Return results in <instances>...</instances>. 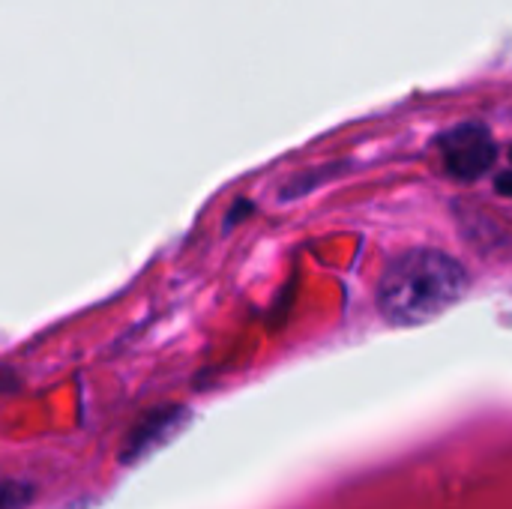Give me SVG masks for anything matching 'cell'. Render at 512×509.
<instances>
[{"instance_id":"1","label":"cell","mask_w":512,"mask_h":509,"mask_svg":"<svg viewBox=\"0 0 512 509\" xmlns=\"http://www.w3.org/2000/svg\"><path fill=\"white\" fill-rule=\"evenodd\" d=\"M471 285L462 261L417 246L393 258L378 282V309L390 327H420L453 309Z\"/></svg>"},{"instance_id":"2","label":"cell","mask_w":512,"mask_h":509,"mask_svg":"<svg viewBox=\"0 0 512 509\" xmlns=\"http://www.w3.org/2000/svg\"><path fill=\"white\" fill-rule=\"evenodd\" d=\"M438 147H441L447 171L459 180L483 177L498 159V144L483 123H459L447 129L438 138Z\"/></svg>"},{"instance_id":"3","label":"cell","mask_w":512,"mask_h":509,"mask_svg":"<svg viewBox=\"0 0 512 509\" xmlns=\"http://www.w3.org/2000/svg\"><path fill=\"white\" fill-rule=\"evenodd\" d=\"M183 420H186L183 408H159V411L147 414V417L132 429V435L126 438V447L120 450V462H123V465L141 462V459L150 456L156 447H162V444L183 426Z\"/></svg>"},{"instance_id":"4","label":"cell","mask_w":512,"mask_h":509,"mask_svg":"<svg viewBox=\"0 0 512 509\" xmlns=\"http://www.w3.org/2000/svg\"><path fill=\"white\" fill-rule=\"evenodd\" d=\"M495 186H498V192H504L507 198H512V171H507V174H501Z\"/></svg>"},{"instance_id":"5","label":"cell","mask_w":512,"mask_h":509,"mask_svg":"<svg viewBox=\"0 0 512 509\" xmlns=\"http://www.w3.org/2000/svg\"><path fill=\"white\" fill-rule=\"evenodd\" d=\"M510 156H512V150H510Z\"/></svg>"}]
</instances>
